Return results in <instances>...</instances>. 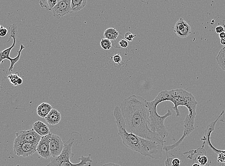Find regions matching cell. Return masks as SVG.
I'll return each instance as SVG.
<instances>
[{"instance_id":"obj_14","label":"cell","mask_w":225,"mask_h":166,"mask_svg":"<svg viewBox=\"0 0 225 166\" xmlns=\"http://www.w3.org/2000/svg\"><path fill=\"white\" fill-rule=\"evenodd\" d=\"M33 129L41 136H47L50 132L48 126L42 121H37L33 125Z\"/></svg>"},{"instance_id":"obj_17","label":"cell","mask_w":225,"mask_h":166,"mask_svg":"<svg viewBox=\"0 0 225 166\" xmlns=\"http://www.w3.org/2000/svg\"><path fill=\"white\" fill-rule=\"evenodd\" d=\"M216 60L220 68L225 72V46L220 50Z\"/></svg>"},{"instance_id":"obj_27","label":"cell","mask_w":225,"mask_h":166,"mask_svg":"<svg viewBox=\"0 0 225 166\" xmlns=\"http://www.w3.org/2000/svg\"><path fill=\"white\" fill-rule=\"evenodd\" d=\"M119 45L122 48H126L128 46V43L126 39H122L119 42Z\"/></svg>"},{"instance_id":"obj_6","label":"cell","mask_w":225,"mask_h":166,"mask_svg":"<svg viewBox=\"0 0 225 166\" xmlns=\"http://www.w3.org/2000/svg\"><path fill=\"white\" fill-rule=\"evenodd\" d=\"M37 144L14 139V151L18 156L27 157L37 152Z\"/></svg>"},{"instance_id":"obj_22","label":"cell","mask_w":225,"mask_h":166,"mask_svg":"<svg viewBox=\"0 0 225 166\" xmlns=\"http://www.w3.org/2000/svg\"><path fill=\"white\" fill-rule=\"evenodd\" d=\"M196 161L198 162V164L202 166H204L208 163V159L206 155H198L196 157Z\"/></svg>"},{"instance_id":"obj_30","label":"cell","mask_w":225,"mask_h":166,"mask_svg":"<svg viewBox=\"0 0 225 166\" xmlns=\"http://www.w3.org/2000/svg\"><path fill=\"white\" fill-rule=\"evenodd\" d=\"M103 166H121L118 164L114 163H108L103 164Z\"/></svg>"},{"instance_id":"obj_29","label":"cell","mask_w":225,"mask_h":166,"mask_svg":"<svg viewBox=\"0 0 225 166\" xmlns=\"http://www.w3.org/2000/svg\"><path fill=\"white\" fill-rule=\"evenodd\" d=\"M215 31L216 33L219 34L220 33L225 31V30L223 26H217L215 28Z\"/></svg>"},{"instance_id":"obj_31","label":"cell","mask_w":225,"mask_h":166,"mask_svg":"<svg viewBox=\"0 0 225 166\" xmlns=\"http://www.w3.org/2000/svg\"><path fill=\"white\" fill-rule=\"evenodd\" d=\"M23 79H22V78H21V77H19L17 79V85H20L22 84V83H23Z\"/></svg>"},{"instance_id":"obj_9","label":"cell","mask_w":225,"mask_h":166,"mask_svg":"<svg viewBox=\"0 0 225 166\" xmlns=\"http://www.w3.org/2000/svg\"><path fill=\"white\" fill-rule=\"evenodd\" d=\"M71 11V0H62L57 2L51 11L54 17L60 19L70 13Z\"/></svg>"},{"instance_id":"obj_15","label":"cell","mask_w":225,"mask_h":166,"mask_svg":"<svg viewBox=\"0 0 225 166\" xmlns=\"http://www.w3.org/2000/svg\"><path fill=\"white\" fill-rule=\"evenodd\" d=\"M52 106L48 103L43 102L38 106L37 115L41 118H45L52 109Z\"/></svg>"},{"instance_id":"obj_26","label":"cell","mask_w":225,"mask_h":166,"mask_svg":"<svg viewBox=\"0 0 225 166\" xmlns=\"http://www.w3.org/2000/svg\"><path fill=\"white\" fill-rule=\"evenodd\" d=\"M218 161L221 163H225V150H222V152L218 155Z\"/></svg>"},{"instance_id":"obj_2","label":"cell","mask_w":225,"mask_h":166,"mask_svg":"<svg viewBox=\"0 0 225 166\" xmlns=\"http://www.w3.org/2000/svg\"><path fill=\"white\" fill-rule=\"evenodd\" d=\"M166 101L172 102L174 104L173 109L175 111L176 117L180 116L179 106H185L189 111V114L186 115L184 122V129L182 138L185 139L195 130L194 125L197 115L196 109L198 102L192 94L184 89H178L161 91L153 101H147V104L157 108L160 103Z\"/></svg>"},{"instance_id":"obj_20","label":"cell","mask_w":225,"mask_h":166,"mask_svg":"<svg viewBox=\"0 0 225 166\" xmlns=\"http://www.w3.org/2000/svg\"><path fill=\"white\" fill-rule=\"evenodd\" d=\"M100 45L102 48L105 50H109L112 46V43L111 41L107 38H103L100 42Z\"/></svg>"},{"instance_id":"obj_18","label":"cell","mask_w":225,"mask_h":166,"mask_svg":"<svg viewBox=\"0 0 225 166\" xmlns=\"http://www.w3.org/2000/svg\"><path fill=\"white\" fill-rule=\"evenodd\" d=\"M103 35L105 38L110 41H115L118 37L119 33L115 29L111 27L106 30Z\"/></svg>"},{"instance_id":"obj_21","label":"cell","mask_w":225,"mask_h":166,"mask_svg":"<svg viewBox=\"0 0 225 166\" xmlns=\"http://www.w3.org/2000/svg\"><path fill=\"white\" fill-rule=\"evenodd\" d=\"M8 78L9 79V81L11 82V84L13 85L14 86H17V79L19 77V73L17 72L14 74H10L8 75Z\"/></svg>"},{"instance_id":"obj_25","label":"cell","mask_w":225,"mask_h":166,"mask_svg":"<svg viewBox=\"0 0 225 166\" xmlns=\"http://www.w3.org/2000/svg\"><path fill=\"white\" fill-rule=\"evenodd\" d=\"M136 37V35H134L131 32H126L124 36V38H125L126 41H129V42H132L134 38Z\"/></svg>"},{"instance_id":"obj_36","label":"cell","mask_w":225,"mask_h":166,"mask_svg":"<svg viewBox=\"0 0 225 166\" xmlns=\"http://www.w3.org/2000/svg\"><path fill=\"white\" fill-rule=\"evenodd\" d=\"M1 27H2L1 25H0V29H1Z\"/></svg>"},{"instance_id":"obj_19","label":"cell","mask_w":225,"mask_h":166,"mask_svg":"<svg viewBox=\"0 0 225 166\" xmlns=\"http://www.w3.org/2000/svg\"><path fill=\"white\" fill-rule=\"evenodd\" d=\"M58 2L57 0H39V4L42 8H45L49 11H51L52 8Z\"/></svg>"},{"instance_id":"obj_1","label":"cell","mask_w":225,"mask_h":166,"mask_svg":"<svg viewBox=\"0 0 225 166\" xmlns=\"http://www.w3.org/2000/svg\"><path fill=\"white\" fill-rule=\"evenodd\" d=\"M119 107L128 132L164 144L165 141L157 133L151 131L148 126L149 112L147 101L145 98L133 95L124 99Z\"/></svg>"},{"instance_id":"obj_7","label":"cell","mask_w":225,"mask_h":166,"mask_svg":"<svg viewBox=\"0 0 225 166\" xmlns=\"http://www.w3.org/2000/svg\"><path fill=\"white\" fill-rule=\"evenodd\" d=\"M15 135V139L17 140L30 143L37 145L41 137L33 128L29 130L20 131L17 132Z\"/></svg>"},{"instance_id":"obj_13","label":"cell","mask_w":225,"mask_h":166,"mask_svg":"<svg viewBox=\"0 0 225 166\" xmlns=\"http://www.w3.org/2000/svg\"><path fill=\"white\" fill-rule=\"evenodd\" d=\"M61 119V113L57 109H52L45 118L46 122L51 125H55L60 123Z\"/></svg>"},{"instance_id":"obj_4","label":"cell","mask_w":225,"mask_h":166,"mask_svg":"<svg viewBox=\"0 0 225 166\" xmlns=\"http://www.w3.org/2000/svg\"><path fill=\"white\" fill-rule=\"evenodd\" d=\"M83 141L82 134L78 132H73L71 134V137L63 146V150L59 156L52 157L47 166H84L87 163L92 162L91 155L85 156H82L79 160V163L74 164L71 162V159L74 156L72 152V148L75 144H79Z\"/></svg>"},{"instance_id":"obj_32","label":"cell","mask_w":225,"mask_h":166,"mask_svg":"<svg viewBox=\"0 0 225 166\" xmlns=\"http://www.w3.org/2000/svg\"><path fill=\"white\" fill-rule=\"evenodd\" d=\"M219 38L220 39H221V38H225V31L222 32V33H220Z\"/></svg>"},{"instance_id":"obj_24","label":"cell","mask_w":225,"mask_h":166,"mask_svg":"<svg viewBox=\"0 0 225 166\" xmlns=\"http://www.w3.org/2000/svg\"><path fill=\"white\" fill-rule=\"evenodd\" d=\"M122 60V57L119 54H115L113 56V61L115 64H120Z\"/></svg>"},{"instance_id":"obj_16","label":"cell","mask_w":225,"mask_h":166,"mask_svg":"<svg viewBox=\"0 0 225 166\" xmlns=\"http://www.w3.org/2000/svg\"><path fill=\"white\" fill-rule=\"evenodd\" d=\"M87 0H71L72 10L78 12L83 9L87 3Z\"/></svg>"},{"instance_id":"obj_34","label":"cell","mask_w":225,"mask_h":166,"mask_svg":"<svg viewBox=\"0 0 225 166\" xmlns=\"http://www.w3.org/2000/svg\"><path fill=\"white\" fill-rule=\"evenodd\" d=\"M192 166H201V165L198 164V163H195V164H193Z\"/></svg>"},{"instance_id":"obj_5","label":"cell","mask_w":225,"mask_h":166,"mask_svg":"<svg viewBox=\"0 0 225 166\" xmlns=\"http://www.w3.org/2000/svg\"><path fill=\"white\" fill-rule=\"evenodd\" d=\"M9 33H10V37H9V39L8 42L10 41L11 38L13 39V44L11 47H9L8 48L2 50V51L0 52V65L1 63L3 62V61L7 59L8 60L10 61H11V65H10V67L9 68V71L10 72H12L13 70L15 64H17V62L19 61L20 57H21V53L22 50L25 49V47L24 46L23 44H21L20 46V49L18 51V55L17 57L14 58H12L10 57V54L11 53V50L14 48L16 45V42H17V37L18 30L17 26L15 24L11 25L9 27Z\"/></svg>"},{"instance_id":"obj_28","label":"cell","mask_w":225,"mask_h":166,"mask_svg":"<svg viewBox=\"0 0 225 166\" xmlns=\"http://www.w3.org/2000/svg\"><path fill=\"white\" fill-rule=\"evenodd\" d=\"M9 31L6 27L2 26L1 28L0 29V37H3L6 36V35L8 33Z\"/></svg>"},{"instance_id":"obj_3","label":"cell","mask_w":225,"mask_h":166,"mask_svg":"<svg viewBox=\"0 0 225 166\" xmlns=\"http://www.w3.org/2000/svg\"><path fill=\"white\" fill-rule=\"evenodd\" d=\"M113 114L118 127V135L121 137L122 143L126 147L151 159L157 160L162 156L164 144L128 132L126 129L124 117L119 106H115Z\"/></svg>"},{"instance_id":"obj_10","label":"cell","mask_w":225,"mask_h":166,"mask_svg":"<svg viewBox=\"0 0 225 166\" xmlns=\"http://www.w3.org/2000/svg\"><path fill=\"white\" fill-rule=\"evenodd\" d=\"M51 132L47 136H41L37 144V152L40 156L45 159H48L51 156L49 149V141L51 137Z\"/></svg>"},{"instance_id":"obj_12","label":"cell","mask_w":225,"mask_h":166,"mask_svg":"<svg viewBox=\"0 0 225 166\" xmlns=\"http://www.w3.org/2000/svg\"><path fill=\"white\" fill-rule=\"evenodd\" d=\"M174 32L180 38H186L191 33V27L184 19L180 18L175 24Z\"/></svg>"},{"instance_id":"obj_11","label":"cell","mask_w":225,"mask_h":166,"mask_svg":"<svg viewBox=\"0 0 225 166\" xmlns=\"http://www.w3.org/2000/svg\"><path fill=\"white\" fill-rule=\"evenodd\" d=\"M64 144L60 137L56 134H51L49 141V149L52 157L59 156L61 154Z\"/></svg>"},{"instance_id":"obj_35","label":"cell","mask_w":225,"mask_h":166,"mask_svg":"<svg viewBox=\"0 0 225 166\" xmlns=\"http://www.w3.org/2000/svg\"><path fill=\"white\" fill-rule=\"evenodd\" d=\"M57 1H58V2H59L61 1L62 0H57Z\"/></svg>"},{"instance_id":"obj_23","label":"cell","mask_w":225,"mask_h":166,"mask_svg":"<svg viewBox=\"0 0 225 166\" xmlns=\"http://www.w3.org/2000/svg\"><path fill=\"white\" fill-rule=\"evenodd\" d=\"M167 161L171 163L170 166H180V160L177 158L175 159H168L167 160Z\"/></svg>"},{"instance_id":"obj_33","label":"cell","mask_w":225,"mask_h":166,"mask_svg":"<svg viewBox=\"0 0 225 166\" xmlns=\"http://www.w3.org/2000/svg\"><path fill=\"white\" fill-rule=\"evenodd\" d=\"M220 43L225 46V38L220 39Z\"/></svg>"},{"instance_id":"obj_8","label":"cell","mask_w":225,"mask_h":166,"mask_svg":"<svg viewBox=\"0 0 225 166\" xmlns=\"http://www.w3.org/2000/svg\"><path fill=\"white\" fill-rule=\"evenodd\" d=\"M224 113V110H223L215 121L210 123L208 125L206 130H205V132H204V136L203 137L201 138L202 141L203 142V145L202 148H204L205 144H207L208 145L209 147L210 148V149L212 150V151H214L215 153H216L218 155H219L220 153L222 152V150L217 149L214 147L213 145H212L211 142H210V136H211L212 132H213L215 131V126L216 123L218 122V121L220 119L221 117H222Z\"/></svg>"}]
</instances>
